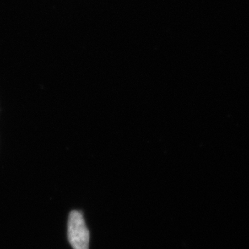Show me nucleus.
<instances>
[{
	"instance_id": "obj_1",
	"label": "nucleus",
	"mask_w": 249,
	"mask_h": 249,
	"mask_svg": "<svg viewBox=\"0 0 249 249\" xmlns=\"http://www.w3.org/2000/svg\"><path fill=\"white\" fill-rule=\"evenodd\" d=\"M68 240L73 249H89V233L83 214L73 211L69 215Z\"/></svg>"
}]
</instances>
